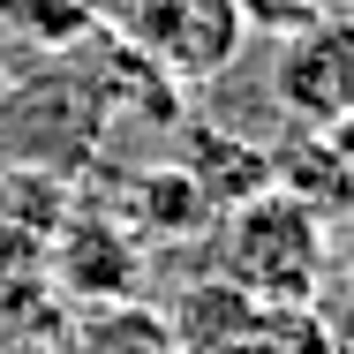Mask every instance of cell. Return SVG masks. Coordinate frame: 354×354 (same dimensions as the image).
<instances>
[{"label": "cell", "instance_id": "obj_1", "mask_svg": "<svg viewBox=\"0 0 354 354\" xmlns=\"http://www.w3.org/2000/svg\"><path fill=\"white\" fill-rule=\"evenodd\" d=\"M212 257L218 279L234 294H249L257 309H309L324 294V241H332V218L309 212L301 196L286 189H257L241 204H226L212 218Z\"/></svg>", "mask_w": 354, "mask_h": 354}, {"label": "cell", "instance_id": "obj_2", "mask_svg": "<svg viewBox=\"0 0 354 354\" xmlns=\"http://www.w3.org/2000/svg\"><path fill=\"white\" fill-rule=\"evenodd\" d=\"M121 8V38L143 68L174 91H204L241 61L249 46V15L241 0H113Z\"/></svg>", "mask_w": 354, "mask_h": 354}, {"label": "cell", "instance_id": "obj_3", "mask_svg": "<svg viewBox=\"0 0 354 354\" xmlns=\"http://www.w3.org/2000/svg\"><path fill=\"white\" fill-rule=\"evenodd\" d=\"M279 98L317 136L354 129V15H317L279 46Z\"/></svg>", "mask_w": 354, "mask_h": 354}, {"label": "cell", "instance_id": "obj_4", "mask_svg": "<svg viewBox=\"0 0 354 354\" xmlns=\"http://www.w3.org/2000/svg\"><path fill=\"white\" fill-rule=\"evenodd\" d=\"M136 241L129 234H113V226H75L68 241H61V286L75 294H91V301H129L136 294Z\"/></svg>", "mask_w": 354, "mask_h": 354}, {"label": "cell", "instance_id": "obj_5", "mask_svg": "<svg viewBox=\"0 0 354 354\" xmlns=\"http://www.w3.org/2000/svg\"><path fill=\"white\" fill-rule=\"evenodd\" d=\"M166 324H174L181 354H234L241 339H249V324H257V301L234 294L226 279H204V286H189V294L174 301Z\"/></svg>", "mask_w": 354, "mask_h": 354}, {"label": "cell", "instance_id": "obj_6", "mask_svg": "<svg viewBox=\"0 0 354 354\" xmlns=\"http://www.w3.org/2000/svg\"><path fill=\"white\" fill-rule=\"evenodd\" d=\"M75 354H181V339L151 301H98L75 324Z\"/></svg>", "mask_w": 354, "mask_h": 354}, {"label": "cell", "instance_id": "obj_7", "mask_svg": "<svg viewBox=\"0 0 354 354\" xmlns=\"http://www.w3.org/2000/svg\"><path fill=\"white\" fill-rule=\"evenodd\" d=\"M136 218H143V234H204L218 212L189 166H158V174L136 181Z\"/></svg>", "mask_w": 354, "mask_h": 354}, {"label": "cell", "instance_id": "obj_8", "mask_svg": "<svg viewBox=\"0 0 354 354\" xmlns=\"http://www.w3.org/2000/svg\"><path fill=\"white\" fill-rule=\"evenodd\" d=\"M324 286H339V294L354 301V218L332 226V241H324Z\"/></svg>", "mask_w": 354, "mask_h": 354}, {"label": "cell", "instance_id": "obj_9", "mask_svg": "<svg viewBox=\"0 0 354 354\" xmlns=\"http://www.w3.org/2000/svg\"><path fill=\"white\" fill-rule=\"evenodd\" d=\"M317 15H354V0H309Z\"/></svg>", "mask_w": 354, "mask_h": 354}, {"label": "cell", "instance_id": "obj_10", "mask_svg": "<svg viewBox=\"0 0 354 354\" xmlns=\"http://www.w3.org/2000/svg\"><path fill=\"white\" fill-rule=\"evenodd\" d=\"M75 8H113V0H75Z\"/></svg>", "mask_w": 354, "mask_h": 354}]
</instances>
